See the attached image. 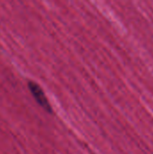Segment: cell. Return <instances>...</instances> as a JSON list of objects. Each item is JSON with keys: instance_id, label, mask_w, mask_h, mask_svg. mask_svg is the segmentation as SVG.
I'll return each instance as SVG.
<instances>
[{"instance_id": "cell-1", "label": "cell", "mask_w": 153, "mask_h": 154, "mask_svg": "<svg viewBox=\"0 0 153 154\" xmlns=\"http://www.w3.org/2000/svg\"><path fill=\"white\" fill-rule=\"evenodd\" d=\"M29 88L31 90V92L32 93V96L34 97V98L36 99V101L45 109L50 111V106L49 104V101L46 97V96L44 95L42 89L40 88L39 85H37L36 83L33 82H30L29 83Z\"/></svg>"}]
</instances>
